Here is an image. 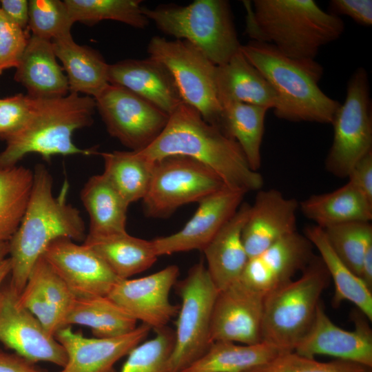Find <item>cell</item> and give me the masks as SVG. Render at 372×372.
<instances>
[{
	"instance_id": "obj_1",
	"label": "cell",
	"mask_w": 372,
	"mask_h": 372,
	"mask_svg": "<svg viewBox=\"0 0 372 372\" xmlns=\"http://www.w3.org/2000/svg\"><path fill=\"white\" fill-rule=\"evenodd\" d=\"M139 151L153 161L175 155L194 158L214 172L227 187L246 194L259 191L264 183L238 143L183 102L169 115L158 136Z\"/></svg>"
},
{
	"instance_id": "obj_2",
	"label": "cell",
	"mask_w": 372,
	"mask_h": 372,
	"mask_svg": "<svg viewBox=\"0 0 372 372\" xmlns=\"http://www.w3.org/2000/svg\"><path fill=\"white\" fill-rule=\"evenodd\" d=\"M53 180L44 165L33 170V183L21 222L9 241L11 261L10 285L20 295L35 262L47 247L62 238L84 240L85 225L80 211L68 203L69 184L53 194Z\"/></svg>"
},
{
	"instance_id": "obj_3",
	"label": "cell",
	"mask_w": 372,
	"mask_h": 372,
	"mask_svg": "<svg viewBox=\"0 0 372 372\" xmlns=\"http://www.w3.org/2000/svg\"><path fill=\"white\" fill-rule=\"evenodd\" d=\"M243 3L249 37L271 44L293 59H315L322 46L337 40L344 30L340 17L324 11L313 0Z\"/></svg>"
},
{
	"instance_id": "obj_4",
	"label": "cell",
	"mask_w": 372,
	"mask_h": 372,
	"mask_svg": "<svg viewBox=\"0 0 372 372\" xmlns=\"http://www.w3.org/2000/svg\"><path fill=\"white\" fill-rule=\"evenodd\" d=\"M240 51L274 90L276 117L291 122L331 124L340 103L319 87L323 68L315 59H293L271 44L254 40L241 45Z\"/></svg>"
},
{
	"instance_id": "obj_5",
	"label": "cell",
	"mask_w": 372,
	"mask_h": 372,
	"mask_svg": "<svg viewBox=\"0 0 372 372\" xmlns=\"http://www.w3.org/2000/svg\"><path fill=\"white\" fill-rule=\"evenodd\" d=\"M32 99L25 123L6 141L0 152V167L16 165L29 154H39L45 161L57 155L96 154L94 148L81 149L72 140L75 131L92 125L94 98L70 92L60 98Z\"/></svg>"
},
{
	"instance_id": "obj_6",
	"label": "cell",
	"mask_w": 372,
	"mask_h": 372,
	"mask_svg": "<svg viewBox=\"0 0 372 372\" xmlns=\"http://www.w3.org/2000/svg\"><path fill=\"white\" fill-rule=\"evenodd\" d=\"M330 276L315 256L295 280L265 296L262 339L282 352L293 351L315 319L316 310Z\"/></svg>"
},
{
	"instance_id": "obj_7",
	"label": "cell",
	"mask_w": 372,
	"mask_h": 372,
	"mask_svg": "<svg viewBox=\"0 0 372 372\" xmlns=\"http://www.w3.org/2000/svg\"><path fill=\"white\" fill-rule=\"evenodd\" d=\"M143 12L161 32L190 43L216 65L226 63L240 50L227 1L196 0L185 6L143 7Z\"/></svg>"
},
{
	"instance_id": "obj_8",
	"label": "cell",
	"mask_w": 372,
	"mask_h": 372,
	"mask_svg": "<svg viewBox=\"0 0 372 372\" xmlns=\"http://www.w3.org/2000/svg\"><path fill=\"white\" fill-rule=\"evenodd\" d=\"M147 53L169 72L183 102L197 110L207 122L220 128L223 108L216 85L217 65L181 39L153 37Z\"/></svg>"
},
{
	"instance_id": "obj_9",
	"label": "cell",
	"mask_w": 372,
	"mask_h": 372,
	"mask_svg": "<svg viewBox=\"0 0 372 372\" xmlns=\"http://www.w3.org/2000/svg\"><path fill=\"white\" fill-rule=\"evenodd\" d=\"M181 307L168 372H180L200 358L212 344L210 326L218 290L203 262L194 265L177 284Z\"/></svg>"
},
{
	"instance_id": "obj_10",
	"label": "cell",
	"mask_w": 372,
	"mask_h": 372,
	"mask_svg": "<svg viewBox=\"0 0 372 372\" xmlns=\"http://www.w3.org/2000/svg\"><path fill=\"white\" fill-rule=\"evenodd\" d=\"M369 80L366 70L350 76L344 101L333 118V139L325 160L333 175L347 177L355 164L372 151V114Z\"/></svg>"
},
{
	"instance_id": "obj_11",
	"label": "cell",
	"mask_w": 372,
	"mask_h": 372,
	"mask_svg": "<svg viewBox=\"0 0 372 372\" xmlns=\"http://www.w3.org/2000/svg\"><path fill=\"white\" fill-rule=\"evenodd\" d=\"M226 185L211 169L198 161L175 155L155 161L153 175L143 200L146 216L169 217L178 207L200 202Z\"/></svg>"
},
{
	"instance_id": "obj_12",
	"label": "cell",
	"mask_w": 372,
	"mask_h": 372,
	"mask_svg": "<svg viewBox=\"0 0 372 372\" xmlns=\"http://www.w3.org/2000/svg\"><path fill=\"white\" fill-rule=\"evenodd\" d=\"M94 99L107 132L131 150L149 146L169 120L168 114L121 86L109 83Z\"/></svg>"
},
{
	"instance_id": "obj_13",
	"label": "cell",
	"mask_w": 372,
	"mask_h": 372,
	"mask_svg": "<svg viewBox=\"0 0 372 372\" xmlns=\"http://www.w3.org/2000/svg\"><path fill=\"white\" fill-rule=\"evenodd\" d=\"M19 296L10 283L0 288V342L30 362L63 368L67 363L63 347L21 304Z\"/></svg>"
},
{
	"instance_id": "obj_14",
	"label": "cell",
	"mask_w": 372,
	"mask_h": 372,
	"mask_svg": "<svg viewBox=\"0 0 372 372\" xmlns=\"http://www.w3.org/2000/svg\"><path fill=\"white\" fill-rule=\"evenodd\" d=\"M42 256L76 298L108 296L121 280L93 249L70 238L53 241Z\"/></svg>"
},
{
	"instance_id": "obj_15",
	"label": "cell",
	"mask_w": 372,
	"mask_h": 372,
	"mask_svg": "<svg viewBox=\"0 0 372 372\" xmlns=\"http://www.w3.org/2000/svg\"><path fill=\"white\" fill-rule=\"evenodd\" d=\"M178 274V267L172 265L142 278L121 279L107 296L137 321L159 329L178 312V307L169 299Z\"/></svg>"
},
{
	"instance_id": "obj_16",
	"label": "cell",
	"mask_w": 372,
	"mask_h": 372,
	"mask_svg": "<svg viewBox=\"0 0 372 372\" xmlns=\"http://www.w3.org/2000/svg\"><path fill=\"white\" fill-rule=\"evenodd\" d=\"M264 299V295L240 280L219 291L211 316V342L254 344L262 342Z\"/></svg>"
},
{
	"instance_id": "obj_17",
	"label": "cell",
	"mask_w": 372,
	"mask_h": 372,
	"mask_svg": "<svg viewBox=\"0 0 372 372\" xmlns=\"http://www.w3.org/2000/svg\"><path fill=\"white\" fill-rule=\"evenodd\" d=\"M364 317L352 314L355 328L347 331L334 324L320 303L310 329L293 351L309 358L325 355L372 368V331Z\"/></svg>"
},
{
	"instance_id": "obj_18",
	"label": "cell",
	"mask_w": 372,
	"mask_h": 372,
	"mask_svg": "<svg viewBox=\"0 0 372 372\" xmlns=\"http://www.w3.org/2000/svg\"><path fill=\"white\" fill-rule=\"evenodd\" d=\"M245 194L225 186L201 200L193 216L180 230L152 240L157 256L203 250L235 214Z\"/></svg>"
},
{
	"instance_id": "obj_19",
	"label": "cell",
	"mask_w": 372,
	"mask_h": 372,
	"mask_svg": "<svg viewBox=\"0 0 372 372\" xmlns=\"http://www.w3.org/2000/svg\"><path fill=\"white\" fill-rule=\"evenodd\" d=\"M313 247L309 239L297 231L287 235L249 258L240 281L265 296L308 265L314 256Z\"/></svg>"
},
{
	"instance_id": "obj_20",
	"label": "cell",
	"mask_w": 372,
	"mask_h": 372,
	"mask_svg": "<svg viewBox=\"0 0 372 372\" xmlns=\"http://www.w3.org/2000/svg\"><path fill=\"white\" fill-rule=\"evenodd\" d=\"M151 328L144 324L132 331L113 338H87L70 326L54 335L67 355L59 372H116L115 364L143 341Z\"/></svg>"
},
{
	"instance_id": "obj_21",
	"label": "cell",
	"mask_w": 372,
	"mask_h": 372,
	"mask_svg": "<svg viewBox=\"0 0 372 372\" xmlns=\"http://www.w3.org/2000/svg\"><path fill=\"white\" fill-rule=\"evenodd\" d=\"M299 203L285 197L280 191H258L242 232L249 258L262 253L273 244L296 231Z\"/></svg>"
},
{
	"instance_id": "obj_22",
	"label": "cell",
	"mask_w": 372,
	"mask_h": 372,
	"mask_svg": "<svg viewBox=\"0 0 372 372\" xmlns=\"http://www.w3.org/2000/svg\"><path fill=\"white\" fill-rule=\"evenodd\" d=\"M108 83L127 89L169 116L183 103L169 72L149 57L110 64Z\"/></svg>"
},
{
	"instance_id": "obj_23",
	"label": "cell",
	"mask_w": 372,
	"mask_h": 372,
	"mask_svg": "<svg viewBox=\"0 0 372 372\" xmlns=\"http://www.w3.org/2000/svg\"><path fill=\"white\" fill-rule=\"evenodd\" d=\"M56 59L51 41L31 35L16 68L14 80L34 99H55L68 95V78Z\"/></svg>"
},
{
	"instance_id": "obj_24",
	"label": "cell",
	"mask_w": 372,
	"mask_h": 372,
	"mask_svg": "<svg viewBox=\"0 0 372 372\" xmlns=\"http://www.w3.org/2000/svg\"><path fill=\"white\" fill-rule=\"evenodd\" d=\"M250 207V204L242 203L203 250L207 262V271L218 291L240 280L249 259L242 232Z\"/></svg>"
},
{
	"instance_id": "obj_25",
	"label": "cell",
	"mask_w": 372,
	"mask_h": 372,
	"mask_svg": "<svg viewBox=\"0 0 372 372\" xmlns=\"http://www.w3.org/2000/svg\"><path fill=\"white\" fill-rule=\"evenodd\" d=\"M216 85L221 106L238 102L273 110L278 104L273 87L240 50L226 63L217 65Z\"/></svg>"
},
{
	"instance_id": "obj_26",
	"label": "cell",
	"mask_w": 372,
	"mask_h": 372,
	"mask_svg": "<svg viewBox=\"0 0 372 372\" xmlns=\"http://www.w3.org/2000/svg\"><path fill=\"white\" fill-rule=\"evenodd\" d=\"M66 72L70 92L95 98L108 84L109 65L95 50L76 43L72 35L52 41Z\"/></svg>"
},
{
	"instance_id": "obj_27",
	"label": "cell",
	"mask_w": 372,
	"mask_h": 372,
	"mask_svg": "<svg viewBox=\"0 0 372 372\" xmlns=\"http://www.w3.org/2000/svg\"><path fill=\"white\" fill-rule=\"evenodd\" d=\"M299 209L322 229L372 219V201L349 183L332 192L309 196L299 203Z\"/></svg>"
},
{
	"instance_id": "obj_28",
	"label": "cell",
	"mask_w": 372,
	"mask_h": 372,
	"mask_svg": "<svg viewBox=\"0 0 372 372\" xmlns=\"http://www.w3.org/2000/svg\"><path fill=\"white\" fill-rule=\"evenodd\" d=\"M80 198L89 216L86 236L102 237L126 232L129 204L103 174L91 176Z\"/></svg>"
},
{
	"instance_id": "obj_29",
	"label": "cell",
	"mask_w": 372,
	"mask_h": 372,
	"mask_svg": "<svg viewBox=\"0 0 372 372\" xmlns=\"http://www.w3.org/2000/svg\"><path fill=\"white\" fill-rule=\"evenodd\" d=\"M83 244L93 249L120 279H127L149 269L158 257L152 240L127 232L102 237L86 236Z\"/></svg>"
},
{
	"instance_id": "obj_30",
	"label": "cell",
	"mask_w": 372,
	"mask_h": 372,
	"mask_svg": "<svg viewBox=\"0 0 372 372\" xmlns=\"http://www.w3.org/2000/svg\"><path fill=\"white\" fill-rule=\"evenodd\" d=\"M319 253L324 267L334 283L333 302L336 307L347 300L353 303L370 321L372 320V291L338 257L329 244L322 228L308 226L304 234Z\"/></svg>"
},
{
	"instance_id": "obj_31",
	"label": "cell",
	"mask_w": 372,
	"mask_h": 372,
	"mask_svg": "<svg viewBox=\"0 0 372 372\" xmlns=\"http://www.w3.org/2000/svg\"><path fill=\"white\" fill-rule=\"evenodd\" d=\"M137 320L107 296L75 298L63 322V327L82 325L90 328L95 338H113L127 334Z\"/></svg>"
},
{
	"instance_id": "obj_32",
	"label": "cell",
	"mask_w": 372,
	"mask_h": 372,
	"mask_svg": "<svg viewBox=\"0 0 372 372\" xmlns=\"http://www.w3.org/2000/svg\"><path fill=\"white\" fill-rule=\"evenodd\" d=\"M281 353L276 347L265 341L254 344L217 341L213 342L200 358L180 372H245Z\"/></svg>"
},
{
	"instance_id": "obj_33",
	"label": "cell",
	"mask_w": 372,
	"mask_h": 372,
	"mask_svg": "<svg viewBox=\"0 0 372 372\" xmlns=\"http://www.w3.org/2000/svg\"><path fill=\"white\" fill-rule=\"evenodd\" d=\"M103 174L130 205L143 200L149 189L155 161L139 150L113 151L101 154Z\"/></svg>"
},
{
	"instance_id": "obj_34",
	"label": "cell",
	"mask_w": 372,
	"mask_h": 372,
	"mask_svg": "<svg viewBox=\"0 0 372 372\" xmlns=\"http://www.w3.org/2000/svg\"><path fill=\"white\" fill-rule=\"evenodd\" d=\"M220 128L241 147L251 168L261 166V144L268 109L250 104L230 102L222 105Z\"/></svg>"
},
{
	"instance_id": "obj_35",
	"label": "cell",
	"mask_w": 372,
	"mask_h": 372,
	"mask_svg": "<svg viewBox=\"0 0 372 372\" xmlns=\"http://www.w3.org/2000/svg\"><path fill=\"white\" fill-rule=\"evenodd\" d=\"M33 171L23 166L0 167V242H9L25 211Z\"/></svg>"
},
{
	"instance_id": "obj_36",
	"label": "cell",
	"mask_w": 372,
	"mask_h": 372,
	"mask_svg": "<svg viewBox=\"0 0 372 372\" xmlns=\"http://www.w3.org/2000/svg\"><path fill=\"white\" fill-rule=\"evenodd\" d=\"M73 21L94 25L112 20L144 29L149 21L143 12L140 0H64Z\"/></svg>"
},
{
	"instance_id": "obj_37",
	"label": "cell",
	"mask_w": 372,
	"mask_h": 372,
	"mask_svg": "<svg viewBox=\"0 0 372 372\" xmlns=\"http://www.w3.org/2000/svg\"><path fill=\"white\" fill-rule=\"evenodd\" d=\"M332 249L344 264L360 277L364 253L372 245L370 222H351L323 229Z\"/></svg>"
},
{
	"instance_id": "obj_38",
	"label": "cell",
	"mask_w": 372,
	"mask_h": 372,
	"mask_svg": "<svg viewBox=\"0 0 372 372\" xmlns=\"http://www.w3.org/2000/svg\"><path fill=\"white\" fill-rule=\"evenodd\" d=\"M28 280L34 285L38 297L59 318L63 328L76 298L66 284L42 256L34 265Z\"/></svg>"
},
{
	"instance_id": "obj_39",
	"label": "cell",
	"mask_w": 372,
	"mask_h": 372,
	"mask_svg": "<svg viewBox=\"0 0 372 372\" xmlns=\"http://www.w3.org/2000/svg\"><path fill=\"white\" fill-rule=\"evenodd\" d=\"M140 343L127 355L120 372H168L167 361L174 343V331L167 327Z\"/></svg>"
},
{
	"instance_id": "obj_40",
	"label": "cell",
	"mask_w": 372,
	"mask_h": 372,
	"mask_svg": "<svg viewBox=\"0 0 372 372\" xmlns=\"http://www.w3.org/2000/svg\"><path fill=\"white\" fill-rule=\"evenodd\" d=\"M73 23L63 1H29L28 27L32 35L52 41L72 35Z\"/></svg>"
},
{
	"instance_id": "obj_41",
	"label": "cell",
	"mask_w": 372,
	"mask_h": 372,
	"mask_svg": "<svg viewBox=\"0 0 372 372\" xmlns=\"http://www.w3.org/2000/svg\"><path fill=\"white\" fill-rule=\"evenodd\" d=\"M371 369L340 360L319 362L295 351H287L245 372H371Z\"/></svg>"
},
{
	"instance_id": "obj_42",
	"label": "cell",
	"mask_w": 372,
	"mask_h": 372,
	"mask_svg": "<svg viewBox=\"0 0 372 372\" xmlns=\"http://www.w3.org/2000/svg\"><path fill=\"white\" fill-rule=\"evenodd\" d=\"M30 37L27 29L11 21L0 9V75L17 67Z\"/></svg>"
},
{
	"instance_id": "obj_43",
	"label": "cell",
	"mask_w": 372,
	"mask_h": 372,
	"mask_svg": "<svg viewBox=\"0 0 372 372\" xmlns=\"http://www.w3.org/2000/svg\"><path fill=\"white\" fill-rule=\"evenodd\" d=\"M32 101L23 94L0 99V139L6 141L21 129L30 114Z\"/></svg>"
},
{
	"instance_id": "obj_44",
	"label": "cell",
	"mask_w": 372,
	"mask_h": 372,
	"mask_svg": "<svg viewBox=\"0 0 372 372\" xmlns=\"http://www.w3.org/2000/svg\"><path fill=\"white\" fill-rule=\"evenodd\" d=\"M329 8V12L335 16H347L364 26L372 25L371 0H331Z\"/></svg>"
},
{
	"instance_id": "obj_45",
	"label": "cell",
	"mask_w": 372,
	"mask_h": 372,
	"mask_svg": "<svg viewBox=\"0 0 372 372\" xmlns=\"http://www.w3.org/2000/svg\"><path fill=\"white\" fill-rule=\"evenodd\" d=\"M347 177L348 183L372 201V151L355 164Z\"/></svg>"
},
{
	"instance_id": "obj_46",
	"label": "cell",
	"mask_w": 372,
	"mask_h": 372,
	"mask_svg": "<svg viewBox=\"0 0 372 372\" xmlns=\"http://www.w3.org/2000/svg\"><path fill=\"white\" fill-rule=\"evenodd\" d=\"M0 9L13 23L27 29L29 21V1L1 0Z\"/></svg>"
},
{
	"instance_id": "obj_47",
	"label": "cell",
	"mask_w": 372,
	"mask_h": 372,
	"mask_svg": "<svg viewBox=\"0 0 372 372\" xmlns=\"http://www.w3.org/2000/svg\"><path fill=\"white\" fill-rule=\"evenodd\" d=\"M0 372H46L35 363L16 353H9L0 349Z\"/></svg>"
},
{
	"instance_id": "obj_48",
	"label": "cell",
	"mask_w": 372,
	"mask_h": 372,
	"mask_svg": "<svg viewBox=\"0 0 372 372\" xmlns=\"http://www.w3.org/2000/svg\"><path fill=\"white\" fill-rule=\"evenodd\" d=\"M360 278L366 286L372 291V245L368 247L363 256Z\"/></svg>"
},
{
	"instance_id": "obj_49",
	"label": "cell",
	"mask_w": 372,
	"mask_h": 372,
	"mask_svg": "<svg viewBox=\"0 0 372 372\" xmlns=\"http://www.w3.org/2000/svg\"><path fill=\"white\" fill-rule=\"evenodd\" d=\"M10 272L11 261L10 258H6L0 262V287Z\"/></svg>"
},
{
	"instance_id": "obj_50",
	"label": "cell",
	"mask_w": 372,
	"mask_h": 372,
	"mask_svg": "<svg viewBox=\"0 0 372 372\" xmlns=\"http://www.w3.org/2000/svg\"><path fill=\"white\" fill-rule=\"evenodd\" d=\"M9 242H0V262L6 258V256L9 254Z\"/></svg>"
}]
</instances>
